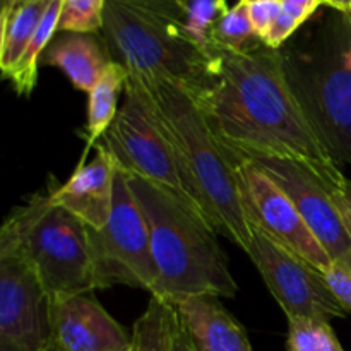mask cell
<instances>
[{"instance_id": "obj_1", "label": "cell", "mask_w": 351, "mask_h": 351, "mask_svg": "<svg viewBox=\"0 0 351 351\" xmlns=\"http://www.w3.org/2000/svg\"><path fill=\"white\" fill-rule=\"evenodd\" d=\"M192 98L233 160L288 158L324 170L339 165L317 136L290 84L280 50H219L208 84Z\"/></svg>"}, {"instance_id": "obj_2", "label": "cell", "mask_w": 351, "mask_h": 351, "mask_svg": "<svg viewBox=\"0 0 351 351\" xmlns=\"http://www.w3.org/2000/svg\"><path fill=\"white\" fill-rule=\"evenodd\" d=\"M141 82L170 141L180 177L195 206L219 235L245 252L252 230L243 211L237 161L215 136L195 99L182 86L165 79H141Z\"/></svg>"}, {"instance_id": "obj_3", "label": "cell", "mask_w": 351, "mask_h": 351, "mask_svg": "<svg viewBox=\"0 0 351 351\" xmlns=\"http://www.w3.org/2000/svg\"><path fill=\"white\" fill-rule=\"evenodd\" d=\"M151 235L158 281L151 297L171 305L191 297L233 298L239 291L216 230L170 191L127 173Z\"/></svg>"}, {"instance_id": "obj_4", "label": "cell", "mask_w": 351, "mask_h": 351, "mask_svg": "<svg viewBox=\"0 0 351 351\" xmlns=\"http://www.w3.org/2000/svg\"><path fill=\"white\" fill-rule=\"evenodd\" d=\"M101 34L129 75L165 79L191 96L208 84L219 53L195 40L177 0H106Z\"/></svg>"}, {"instance_id": "obj_5", "label": "cell", "mask_w": 351, "mask_h": 351, "mask_svg": "<svg viewBox=\"0 0 351 351\" xmlns=\"http://www.w3.org/2000/svg\"><path fill=\"white\" fill-rule=\"evenodd\" d=\"M0 233L19 245L50 300L96 291L89 228L48 192L14 208Z\"/></svg>"}, {"instance_id": "obj_6", "label": "cell", "mask_w": 351, "mask_h": 351, "mask_svg": "<svg viewBox=\"0 0 351 351\" xmlns=\"http://www.w3.org/2000/svg\"><path fill=\"white\" fill-rule=\"evenodd\" d=\"M101 144L113 154L120 170L167 189L202 215L185 189L170 141L158 122L141 79L129 75L123 103L101 137Z\"/></svg>"}, {"instance_id": "obj_7", "label": "cell", "mask_w": 351, "mask_h": 351, "mask_svg": "<svg viewBox=\"0 0 351 351\" xmlns=\"http://www.w3.org/2000/svg\"><path fill=\"white\" fill-rule=\"evenodd\" d=\"M89 242L96 290L123 285L153 295L158 271L151 250L149 226L130 189L127 173L120 168L108 223L101 230L89 228Z\"/></svg>"}, {"instance_id": "obj_8", "label": "cell", "mask_w": 351, "mask_h": 351, "mask_svg": "<svg viewBox=\"0 0 351 351\" xmlns=\"http://www.w3.org/2000/svg\"><path fill=\"white\" fill-rule=\"evenodd\" d=\"M256 163L295 202L311 232L335 264L351 271V223L339 194L341 168L324 170L288 158L240 156Z\"/></svg>"}, {"instance_id": "obj_9", "label": "cell", "mask_w": 351, "mask_h": 351, "mask_svg": "<svg viewBox=\"0 0 351 351\" xmlns=\"http://www.w3.org/2000/svg\"><path fill=\"white\" fill-rule=\"evenodd\" d=\"M345 48L311 57L283 53L291 88L338 165H351V71Z\"/></svg>"}, {"instance_id": "obj_10", "label": "cell", "mask_w": 351, "mask_h": 351, "mask_svg": "<svg viewBox=\"0 0 351 351\" xmlns=\"http://www.w3.org/2000/svg\"><path fill=\"white\" fill-rule=\"evenodd\" d=\"M50 298L19 245L0 233V351H48Z\"/></svg>"}, {"instance_id": "obj_11", "label": "cell", "mask_w": 351, "mask_h": 351, "mask_svg": "<svg viewBox=\"0 0 351 351\" xmlns=\"http://www.w3.org/2000/svg\"><path fill=\"white\" fill-rule=\"evenodd\" d=\"M252 230L247 256L261 273L267 290L288 317L329 321L345 319L348 312L329 288L324 273L288 252L261 230Z\"/></svg>"}, {"instance_id": "obj_12", "label": "cell", "mask_w": 351, "mask_h": 351, "mask_svg": "<svg viewBox=\"0 0 351 351\" xmlns=\"http://www.w3.org/2000/svg\"><path fill=\"white\" fill-rule=\"evenodd\" d=\"M237 177L243 211L250 226L261 230L273 242L326 273L332 261L302 218L295 202L256 163L237 158Z\"/></svg>"}, {"instance_id": "obj_13", "label": "cell", "mask_w": 351, "mask_h": 351, "mask_svg": "<svg viewBox=\"0 0 351 351\" xmlns=\"http://www.w3.org/2000/svg\"><path fill=\"white\" fill-rule=\"evenodd\" d=\"M48 351H132V332L110 315L95 291L50 300Z\"/></svg>"}, {"instance_id": "obj_14", "label": "cell", "mask_w": 351, "mask_h": 351, "mask_svg": "<svg viewBox=\"0 0 351 351\" xmlns=\"http://www.w3.org/2000/svg\"><path fill=\"white\" fill-rule=\"evenodd\" d=\"M88 153L82 151L79 165L65 184L60 185L50 178L48 194L53 204L67 209L88 228L101 230L112 215L119 165L101 143L96 144V156L91 163H86Z\"/></svg>"}, {"instance_id": "obj_15", "label": "cell", "mask_w": 351, "mask_h": 351, "mask_svg": "<svg viewBox=\"0 0 351 351\" xmlns=\"http://www.w3.org/2000/svg\"><path fill=\"white\" fill-rule=\"evenodd\" d=\"M178 322L195 351H252L245 328L216 297H191L173 304Z\"/></svg>"}, {"instance_id": "obj_16", "label": "cell", "mask_w": 351, "mask_h": 351, "mask_svg": "<svg viewBox=\"0 0 351 351\" xmlns=\"http://www.w3.org/2000/svg\"><path fill=\"white\" fill-rule=\"evenodd\" d=\"M41 64L60 69L74 88L89 93L112 64V55L96 33H65L50 43Z\"/></svg>"}, {"instance_id": "obj_17", "label": "cell", "mask_w": 351, "mask_h": 351, "mask_svg": "<svg viewBox=\"0 0 351 351\" xmlns=\"http://www.w3.org/2000/svg\"><path fill=\"white\" fill-rule=\"evenodd\" d=\"M51 0H31L0 12V69L3 77L19 64Z\"/></svg>"}, {"instance_id": "obj_18", "label": "cell", "mask_w": 351, "mask_h": 351, "mask_svg": "<svg viewBox=\"0 0 351 351\" xmlns=\"http://www.w3.org/2000/svg\"><path fill=\"white\" fill-rule=\"evenodd\" d=\"M129 72L113 62L106 67L95 88L88 93V123H86V151L99 143L119 113L120 93L125 91Z\"/></svg>"}, {"instance_id": "obj_19", "label": "cell", "mask_w": 351, "mask_h": 351, "mask_svg": "<svg viewBox=\"0 0 351 351\" xmlns=\"http://www.w3.org/2000/svg\"><path fill=\"white\" fill-rule=\"evenodd\" d=\"M178 317L170 302L151 297L144 314L134 322L132 351H175Z\"/></svg>"}, {"instance_id": "obj_20", "label": "cell", "mask_w": 351, "mask_h": 351, "mask_svg": "<svg viewBox=\"0 0 351 351\" xmlns=\"http://www.w3.org/2000/svg\"><path fill=\"white\" fill-rule=\"evenodd\" d=\"M62 14V0H51L38 26L36 33L31 38L26 51L21 57L19 64L14 67L9 74V81L12 82L14 91L19 96H29L38 84V67L43 53L50 47L51 38L58 31V23H60Z\"/></svg>"}, {"instance_id": "obj_21", "label": "cell", "mask_w": 351, "mask_h": 351, "mask_svg": "<svg viewBox=\"0 0 351 351\" xmlns=\"http://www.w3.org/2000/svg\"><path fill=\"white\" fill-rule=\"evenodd\" d=\"M213 43L216 50L247 51L263 41L256 36L249 17V3L239 0L228 12L219 19L213 31Z\"/></svg>"}, {"instance_id": "obj_22", "label": "cell", "mask_w": 351, "mask_h": 351, "mask_svg": "<svg viewBox=\"0 0 351 351\" xmlns=\"http://www.w3.org/2000/svg\"><path fill=\"white\" fill-rule=\"evenodd\" d=\"M288 351H345L331 322L311 317H288Z\"/></svg>"}, {"instance_id": "obj_23", "label": "cell", "mask_w": 351, "mask_h": 351, "mask_svg": "<svg viewBox=\"0 0 351 351\" xmlns=\"http://www.w3.org/2000/svg\"><path fill=\"white\" fill-rule=\"evenodd\" d=\"M185 14V21L195 40L211 53H218L213 43V31L228 12L226 0H177Z\"/></svg>"}, {"instance_id": "obj_24", "label": "cell", "mask_w": 351, "mask_h": 351, "mask_svg": "<svg viewBox=\"0 0 351 351\" xmlns=\"http://www.w3.org/2000/svg\"><path fill=\"white\" fill-rule=\"evenodd\" d=\"M106 0H62L58 31L62 33H98L103 27Z\"/></svg>"}, {"instance_id": "obj_25", "label": "cell", "mask_w": 351, "mask_h": 351, "mask_svg": "<svg viewBox=\"0 0 351 351\" xmlns=\"http://www.w3.org/2000/svg\"><path fill=\"white\" fill-rule=\"evenodd\" d=\"M281 10H283L281 0H257V2L249 3L250 23L256 31V36L261 41H264V38L267 36L271 26L278 19Z\"/></svg>"}, {"instance_id": "obj_26", "label": "cell", "mask_w": 351, "mask_h": 351, "mask_svg": "<svg viewBox=\"0 0 351 351\" xmlns=\"http://www.w3.org/2000/svg\"><path fill=\"white\" fill-rule=\"evenodd\" d=\"M300 26H302L300 21L283 9L280 16H278V19L274 21L273 26H271L269 33H267V36L264 38L263 43L266 45L267 48H271V50H280L281 45L287 43Z\"/></svg>"}, {"instance_id": "obj_27", "label": "cell", "mask_w": 351, "mask_h": 351, "mask_svg": "<svg viewBox=\"0 0 351 351\" xmlns=\"http://www.w3.org/2000/svg\"><path fill=\"white\" fill-rule=\"evenodd\" d=\"M329 288L346 312H351V271L339 264H332L324 273Z\"/></svg>"}, {"instance_id": "obj_28", "label": "cell", "mask_w": 351, "mask_h": 351, "mask_svg": "<svg viewBox=\"0 0 351 351\" xmlns=\"http://www.w3.org/2000/svg\"><path fill=\"white\" fill-rule=\"evenodd\" d=\"M283 9L297 17L302 24L315 12L321 5H326L324 0H281Z\"/></svg>"}, {"instance_id": "obj_29", "label": "cell", "mask_w": 351, "mask_h": 351, "mask_svg": "<svg viewBox=\"0 0 351 351\" xmlns=\"http://www.w3.org/2000/svg\"><path fill=\"white\" fill-rule=\"evenodd\" d=\"M339 194H341L343 208H345L346 216H348L351 223V180L350 178L345 177V180L341 182V185H339Z\"/></svg>"}, {"instance_id": "obj_30", "label": "cell", "mask_w": 351, "mask_h": 351, "mask_svg": "<svg viewBox=\"0 0 351 351\" xmlns=\"http://www.w3.org/2000/svg\"><path fill=\"white\" fill-rule=\"evenodd\" d=\"M175 351H195L194 346H192L191 339H189V336L185 335L184 328L180 326V322H178L177 336H175Z\"/></svg>"}, {"instance_id": "obj_31", "label": "cell", "mask_w": 351, "mask_h": 351, "mask_svg": "<svg viewBox=\"0 0 351 351\" xmlns=\"http://www.w3.org/2000/svg\"><path fill=\"white\" fill-rule=\"evenodd\" d=\"M329 7L339 10L346 17H351V0H329Z\"/></svg>"}, {"instance_id": "obj_32", "label": "cell", "mask_w": 351, "mask_h": 351, "mask_svg": "<svg viewBox=\"0 0 351 351\" xmlns=\"http://www.w3.org/2000/svg\"><path fill=\"white\" fill-rule=\"evenodd\" d=\"M31 2V0H2V10H10L17 5H23V3Z\"/></svg>"}, {"instance_id": "obj_33", "label": "cell", "mask_w": 351, "mask_h": 351, "mask_svg": "<svg viewBox=\"0 0 351 351\" xmlns=\"http://www.w3.org/2000/svg\"><path fill=\"white\" fill-rule=\"evenodd\" d=\"M247 3H252V2H257V0H245Z\"/></svg>"}, {"instance_id": "obj_34", "label": "cell", "mask_w": 351, "mask_h": 351, "mask_svg": "<svg viewBox=\"0 0 351 351\" xmlns=\"http://www.w3.org/2000/svg\"><path fill=\"white\" fill-rule=\"evenodd\" d=\"M324 3H326V5H329V0H324Z\"/></svg>"}, {"instance_id": "obj_35", "label": "cell", "mask_w": 351, "mask_h": 351, "mask_svg": "<svg viewBox=\"0 0 351 351\" xmlns=\"http://www.w3.org/2000/svg\"><path fill=\"white\" fill-rule=\"evenodd\" d=\"M348 21H350V23H351V17H348Z\"/></svg>"}, {"instance_id": "obj_36", "label": "cell", "mask_w": 351, "mask_h": 351, "mask_svg": "<svg viewBox=\"0 0 351 351\" xmlns=\"http://www.w3.org/2000/svg\"><path fill=\"white\" fill-rule=\"evenodd\" d=\"M350 24H351V23H350Z\"/></svg>"}]
</instances>
